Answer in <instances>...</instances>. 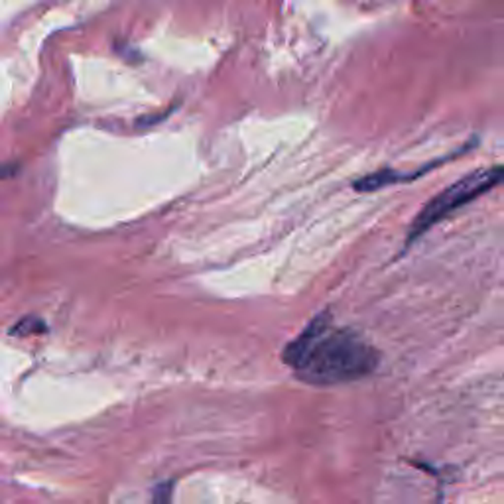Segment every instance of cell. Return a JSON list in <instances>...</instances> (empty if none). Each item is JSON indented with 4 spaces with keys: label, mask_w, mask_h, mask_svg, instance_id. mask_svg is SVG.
Returning <instances> with one entry per match:
<instances>
[{
    "label": "cell",
    "mask_w": 504,
    "mask_h": 504,
    "mask_svg": "<svg viewBox=\"0 0 504 504\" xmlns=\"http://www.w3.org/2000/svg\"><path fill=\"white\" fill-rule=\"evenodd\" d=\"M282 361L305 384L335 386L371 376L381 353L357 331L333 326L331 313L321 311L286 345Z\"/></svg>",
    "instance_id": "1"
},
{
    "label": "cell",
    "mask_w": 504,
    "mask_h": 504,
    "mask_svg": "<svg viewBox=\"0 0 504 504\" xmlns=\"http://www.w3.org/2000/svg\"><path fill=\"white\" fill-rule=\"evenodd\" d=\"M500 184H504V166L481 168L475 169L471 174H467L461 179H457L455 184L445 187L444 192H439L436 197H431V200L424 205V209L416 215V219H413L412 227L408 231L406 245L410 247L412 242L421 239L424 232H428L431 227H436L437 223L447 219L449 215H453L455 211L461 209V207L479 200L481 195L489 193L491 189Z\"/></svg>",
    "instance_id": "2"
},
{
    "label": "cell",
    "mask_w": 504,
    "mask_h": 504,
    "mask_svg": "<svg viewBox=\"0 0 504 504\" xmlns=\"http://www.w3.org/2000/svg\"><path fill=\"white\" fill-rule=\"evenodd\" d=\"M469 150V146H463V148H459L457 152H453V154H449V156H444V158H439L436 161H429L428 166L424 168H420V169H413V172L410 174H402V172H396V169H381V172H373V174H366L363 177H358L353 182V189L355 192H361V193H368V192H378V189H382V187H389V185H396V184H404V182H412V179H416V177H421V176H426L429 169H434V168H439L441 164H445V161L449 160H453L457 156H461L463 152Z\"/></svg>",
    "instance_id": "3"
},
{
    "label": "cell",
    "mask_w": 504,
    "mask_h": 504,
    "mask_svg": "<svg viewBox=\"0 0 504 504\" xmlns=\"http://www.w3.org/2000/svg\"><path fill=\"white\" fill-rule=\"evenodd\" d=\"M152 504H172V483H164L156 487Z\"/></svg>",
    "instance_id": "4"
}]
</instances>
